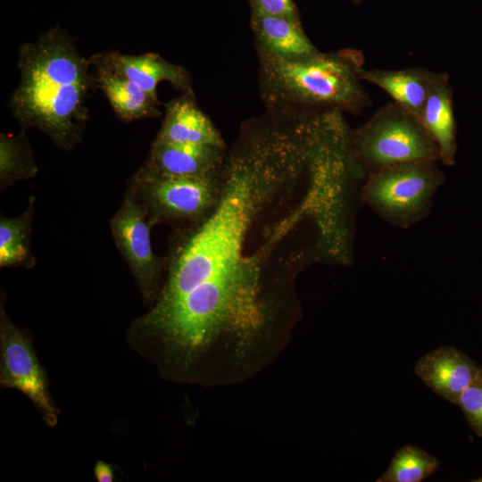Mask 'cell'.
<instances>
[{
    "instance_id": "cell-23",
    "label": "cell",
    "mask_w": 482,
    "mask_h": 482,
    "mask_svg": "<svg viewBox=\"0 0 482 482\" xmlns=\"http://www.w3.org/2000/svg\"><path fill=\"white\" fill-rule=\"evenodd\" d=\"M473 481H474V482H482V477H481V478H477V479H475V480H473Z\"/></svg>"
},
{
    "instance_id": "cell-12",
    "label": "cell",
    "mask_w": 482,
    "mask_h": 482,
    "mask_svg": "<svg viewBox=\"0 0 482 482\" xmlns=\"http://www.w3.org/2000/svg\"><path fill=\"white\" fill-rule=\"evenodd\" d=\"M222 149L212 145L153 142L144 165L164 175L213 176Z\"/></svg>"
},
{
    "instance_id": "cell-17",
    "label": "cell",
    "mask_w": 482,
    "mask_h": 482,
    "mask_svg": "<svg viewBox=\"0 0 482 482\" xmlns=\"http://www.w3.org/2000/svg\"><path fill=\"white\" fill-rule=\"evenodd\" d=\"M34 197H30L26 211L15 218L0 220V267L23 266L31 268L35 258L31 253L29 238L32 231Z\"/></svg>"
},
{
    "instance_id": "cell-24",
    "label": "cell",
    "mask_w": 482,
    "mask_h": 482,
    "mask_svg": "<svg viewBox=\"0 0 482 482\" xmlns=\"http://www.w3.org/2000/svg\"><path fill=\"white\" fill-rule=\"evenodd\" d=\"M311 134H312V122H311ZM310 145H311V142H310ZM309 150H310V147H309ZM308 154H309V151H308L307 154L304 156V158L308 155Z\"/></svg>"
},
{
    "instance_id": "cell-18",
    "label": "cell",
    "mask_w": 482,
    "mask_h": 482,
    "mask_svg": "<svg viewBox=\"0 0 482 482\" xmlns=\"http://www.w3.org/2000/svg\"><path fill=\"white\" fill-rule=\"evenodd\" d=\"M37 166L25 136V129L16 136L0 135V187L4 189L16 181L33 178Z\"/></svg>"
},
{
    "instance_id": "cell-21",
    "label": "cell",
    "mask_w": 482,
    "mask_h": 482,
    "mask_svg": "<svg viewBox=\"0 0 482 482\" xmlns=\"http://www.w3.org/2000/svg\"><path fill=\"white\" fill-rule=\"evenodd\" d=\"M251 4L268 14L299 21L297 9L292 0H251Z\"/></svg>"
},
{
    "instance_id": "cell-16",
    "label": "cell",
    "mask_w": 482,
    "mask_h": 482,
    "mask_svg": "<svg viewBox=\"0 0 482 482\" xmlns=\"http://www.w3.org/2000/svg\"><path fill=\"white\" fill-rule=\"evenodd\" d=\"M251 21L259 46L276 55L295 59L319 52L303 32L300 21L268 14L252 4Z\"/></svg>"
},
{
    "instance_id": "cell-14",
    "label": "cell",
    "mask_w": 482,
    "mask_h": 482,
    "mask_svg": "<svg viewBox=\"0 0 482 482\" xmlns=\"http://www.w3.org/2000/svg\"><path fill=\"white\" fill-rule=\"evenodd\" d=\"M90 62L94 68L96 87L105 95L120 120L131 122L161 115L158 99L152 97L126 77L97 62Z\"/></svg>"
},
{
    "instance_id": "cell-2",
    "label": "cell",
    "mask_w": 482,
    "mask_h": 482,
    "mask_svg": "<svg viewBox=\"0 0 482 482\" xmlns=\"http://www.w3.org/2000/svg\"><path fill=\"white\" fill-rule=\"evenodd\" d=\"M21 82L8 103L22 129L46 134L58 147L74 148L89 118L87 100L96 87L91 62L74 39L51 28L19 48Z\"/></svg>"
},
{
    "instance_id": "cell-1",
    "label": "cell",
    "mask_w": 482,
    "mask_h": 482,
    "mask_svg": "<svg viewBox=\"0 0 482 482\" xmlns=\"http://www.w3.org/2000/svg\"><path fill=\"white\" fill-rule=\"evenodd\" d=\"M291 167L273 144L231 160L211 213L173 256L160 301H171L203 283H237L262 271L257 256H243L245 240L266 197Z\"/></svg>"
},
{
    "instance_id": "cell-15",
    "label": "cell",
    "mask_w": 482,
    "mask_h": 482,
    "mask_svg": "<svg viewBox=\"0 0 482 482\" xmlns=\"http://www.w3.org/2000/svg\"><path fill=\"white\" fill-rule=\"evenodd\" d=\"M358 73L362 80L383 89L394 103L419 120L436 74L421 68L367 70L362 65Z\"/></svg>"
},
{
    "instance_id": "cell-25",
    "label": "cell",
    "mask_w": 482,
    "mask_h": 482,
    "mask_svg": "<svg viewBox=\"0 0 482 482\" xmlns=\"http://www.w3.org/2000/svg\"><path fill=\"white\" fill-rule=\"evenodd\" d=\"M353 1H354V2H360L361 0H353Z\"/></svg>"
},
{
    "instance_id": "cell-20",
    "label": "cell",
    "mask_w": 482,
    "mask_h": 482,
    "mask_svg": "<svg viewBox=\"0 0 482 482\" xmlns=\"http://www.w3.org/2000/svg\"><path fill=\"white\" fill-rule=\"evenodd\" d=\"M476 434L482 437V370L456 403Z\"/></svg>"
},
{
    "instance_id": "cell-10",
    "label": "cell",
    "mask_w": 482,
    "mask_h": 482,
    "mask_svg": "<svg viewBox=\"0 0 482 482\" xmlns=\"http://www.w3.org/2000/svg\"><path fill=\"white\" fill-rule=\"evenodd\" d=\"M480 371L470 358L452 346H442L426 353L414 367L415 374L428 387L455 404Z\"/></svg>"
},
{
    "instance_id": "cell-13",
    "label": "cell",
    "mask_w": 482,
    "mask_h": 482,
    "mask_svg": "<svg viewBox=\"0 0 482 482\" xmlns=\"http://www.w3.org/2000/svg\"><path fill=\"white\" fill-rule=\"evenodd\" d=\"M420 120L436 142L440 161L447 166L455 162L456 122L449 76L436 73Z\"/></svg>"
},
{
    "instance_id": "cell-11",
    "label": "cell",
    "mask_w": 482,
    "mask_h": 482,
    "mask_svg": "<svg viewBox=\"0 0 482 482\" xmlns=\"http://www.w3.org/2000/svg\"><path fill=\"white\" fill-rule=\"evenodd\" d=\"M154 142L225 146L212 120L197 106L193 93H185L166 104L164 120Z\"/></svg>"
},
{
    "instance_id": "cell-4",
    "label": "cell",
    "mask_w": 482,
    "mask_h": 482,
    "mask_svg": "<svg viewBox=\"0 0 482 482\" xmlns=\"http://www.w3.org/2000/svg\"><path fill=\"white\" fill-rule=\"evenodd\" d=\"M356 159L371 171L412 162L440 161L421 121L395 103L380 107L352 137Z\"/></svg>"
},
{
    "instance_id": "cell-5",
    "label": "cell",
    "mask_w": 482,
    "mask_h": 482,
    "mask_svg": "<svg viewBox=\"0 0 482 482\" xmlns=\"http://www.w3.org/2000/svg\"><path fill=\"white\" fill-rule=\"evenodd\" d=\"M442 181L435 162L399 163L371 171L362 198L391 224L407 227L427 214Z\"/></svg>"
},
{
    "instance_id": "cell-7",
    "label": "cell",
    "mask_w": 482,
    "mask_h": 482,
    "mask_svg": "<svg viewBox=\"0 0 482 482\" xmlns=\"http://www.w3.org/2000/svg\"><path fill=\"white\" fill-rule=\"evenodd\" d=\"M0 386L26 395L50 428L59 421L60 410L40 364L31 337L7 317L3 299L0 306Z\"/></svg>"
},
{
    "instance_id": "cell-3",
    "label": "cell",
    "mask_w": 482,
    "mask_h": 482,
    "mask_svg": "<svg viewBox=\"0 0 482 482\" xmlns=\"http://www.w3.org/2000/svg\"><path fill=\"white\" fill-rule=\"evenodd\" d=\"M259 54L262 88L270 101L353 114L371 104L358 73L363 57L355 50L289 59L259 46Z\"/></svg>"
},
{
    "instance_id": "cell-22",
    "label": "cell",
    "mask_w": 482,
    "mask_h": 482,
    "mask_svg": "<svg viewBox=\"0 0 482 482\" xmlns=\"http://www.w3.org/2000/svg\"><path fill=\"white\" fill-rule=\"evenodd\" d=\"M94 475L98 482H112L114 470L112 464L98 461L94 467Z\"/></svg>"
},
{
    "instance_id": "cell-19",
    "label": "cell",
    "mask_w": 482,
    "mask_h": 482,
    "mask_svg": "<svg viewBox=\"0 0 482 482\" xmlns=\"http://www.w3.org/2000/svg\"><path fill=\"white\" fill-rule=\"evenodd\" d=\"M439 466L438 460L413 445H406L397 450L386 470L377 482H420L430 477Z\"/></svg>"
},
{
    "instance_id": "cell-9",
    "label": "cell",
    "mask_w": 482,
    "mask_h": 482,
    "mask_svg": "<svg viewBox=\"0 0 482 482\" xmlns=\"http://www.w3.org/2000/svg\"><path fill=\"white\" fill-rule=\"evenodd\" d=\"M89 58L126 77L155 99H158L157 85L162 81H168L185 93H193L188 71L156 53L129 55L109 51L96 54Z\"/></svg>"
},
{
    "instance_id": "cell-6",
    "label": "cell",
    "mask_w": 482,
    "mask_h": 482,
    "mask_svg": "<svg viewBox=\"0 0 482 482\" xmlns=\"http://www.w3.org/2000/svg\"><path fill=\"white\" fill-rule=\"evenodd\" d=\"M213 176H170L143 165L129 188L143 205L151 225L204 216L216 204L220 190Z\"/></svg>"
},
{
    "instance_id": "cell-8",
    "label": "cell",
    "mask_w": 482,
    "mask_h": 482,
    "mask_svg": "<svg viewBox=\"0 0 482 482\" xmlns=\"http://www.w3.org/2000/svg\"><path fill=\"white\" fill-rule=\"evenodd\" d=\"M117 248L123 255L145 303L157 298L162 262L154 254L150 240L148 216L132 189L110 221Z\"/></svg>"
}]
</instances>
